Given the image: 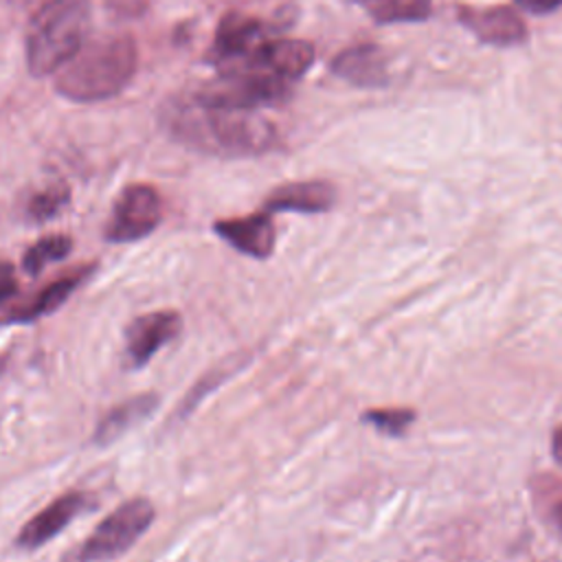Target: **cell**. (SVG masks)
<instances>
[{"label": "cell", "instance_id": "d4e9b609", "mask_svg": "<svg viewBox=\"0 0 562 562\" xmlns=\"http://www.w3.org/2000/svg\"><path fill=\"white\" fill-rule=\"evenodd\" d=\"M553 518H555V522L560 525V529H562V503H558L555 505V509H553Z\"/></svg>", "mask_w": 562, "mask_h": 562}, {"label": "cell", "instance_id": "ffe728a7", "mask_svg": "<svg viewBox=\"0 0 562 562\" xmlns=\"http://www.w3.org/2000/svg\"><path fill=\"white\" fill-rule=\"evenodd\" d=\"M415 419V411L411 408H369L362 415V422L371 424L375 430L384 435H402Z\"/></svg>", "mask_w": 562, "mask_h": 562}, {"label": "cell", "instance_id": "5b68a950", "mask_svg": "<svg viewBox=\"0 0 562 562\" xmlns=\"http://www.w3.org/2000/svg\"><path fill=\"white\" fill-rule=\"evenodd\" d=\"M290 86L292 83L274 75L252 70V68H239V70H220L215 79L202 83L198 90L191 92V97L213 108L250 112L252 108H259V105L283 103L290 97Z\"/></svg>", "mask_w": 562, "mask_h": 562}, {"label": "cell", "instance_id": "52a82bcc", "mask_svg": "<svg viewBox=\"0 0 562 562\" xmlns=\"http://www.w3.org/2000/svg\"><path fill=\"white\" fill-rule=\"evenodd\" d=\"M274 26L263 20L241 11H228L217 22L213 44L209 48V61H213L217 70L231 68L270 40Z\"/></svg>", "mask_w": 562, "mask_h": 562}, {"label": "cell", "instance_id": "9c48e42d", "mask_svg": "<svg viewBox=\"0 0 562 562\" xmlns=\"http://www.w3.org/2000/svg\"><path fill=\"white\" fill-rule=\"evenodd\" d=\"M94 496L81 490L64 492L40 509L31 520L22 525L15 536V547L22 551H35L50 542L61 529H66L79 514L92 509Z\"/></svg>", "mask_w": 562, "mask_h": 562}, {"label": "cell", "instance_id": "8fae6325", "mask_svg": "<svg viewBox=\"0 0 562 562\" xmlns=\"http://www.w3.org/2000/svg\"><path fill=\"white\" fill-rule=\"evenodd\" d=\"M457 20L479 42L490 46L507 48V46H518L527 40V24L518 15V11L509 4H492V7L459 4Z\"/></svg>", "mask_w": 562, "mask_h": 562}, {"label": "cell", "instance_id": "44dd1931", "mask_svg": "<svg viewBox=\"0 0 562 562\" xmlns=\"http://www.w3.org/2000/svg\"><path fill=\"white\" fill-rule=\"evenodd\" d=\"M18 290V277L11 261L0 259V305L9 301Z\"/></svg>", "mask_w": 562, "mask_h": 562}, {"label": "cell", "instance_id": "8992f818", "mask_svg": "<svg viewBox=\"0 0 562 562\" xmlns=\"http://www.w3.org/2000/svg\"><path fill=\"white\" fill-rule=\"evenodd\" d=\"M162 222V198L156 187L145 182L127 184L103 226V239L110 244H130L151 235Z\"/></svg>", "mask_w": 562, "mask_h": 562}, {"label": "cell", "instance_id": "7c38bea8", "mask_svg": "<svg viewBox=\"0 0 562 562\" xmlns=\"http://www.w3.org/2000/svg\"><path fill=\"white\" fill-rule=\"evenodd\" d=\"M213 233L237 252L268 259L274 250V224L268 211L213 222Z\"/></svg>", "mask_w": 562, "mask_h": 562}, {"label": "cell", "instance_id": "30bf717a", "mask_svg": "<svg viewBox=\"0 0 562 562\" xmlns=\"http://www.w3.org/2000/svg\"><path fill=\"white\" fill-rule=\"evenodd\" d=\"M316 50L305 40L294 37H270L257 50H252L244 61L224 68V70H239L252 68L268 75H274L288 83L301 79L314 64Z\"/></svg>", "mask_w": 562, "mask_h": 562}, {"label": "cell", "instance_id": "4fadbf2b", "mask_svg": "<svg viewBox=\"0 0 562 562\" xmlns=\"http://www.w3.org/2000/svg\"><path fill=\"white\" fill-rule=\"evenodd\" d=\"M331 72L358 88H382L389 81V59L384 48L371 42L353 44L340 50L331 64Z\"/></svg>", "mask_w": 562, "mask_h": 562}, {"label": "cell", "instance_id": "ba28073f", "mask_svg": "<svg viewBox=\"0 0 562 562\" xmlns=\"http://www.w3.org/2000/svg\"><path fill=\"white\" fill-rule=\"evenodd\" d=\"M182 327V316L176 310H154L136 316L125 327L123 364L127 369L145 367L167 342H171Z\"/></svg>", "mask_w": 562, "mask_h": 562}, {"label": "cell", "instance_id": "3957f363", "mask_svg": "<svg viewBox=\"0 0 562 562\" xmlns=\"http://www.w3.org/2000/svg\"><path fill=\"white\" fill-rule=\"evenodd\" d=\"M92 24L90 0H46L26 29V68L33 77L57 72L83 44Z\"/></svg>", "mask_w": 562, "mask_h": 562}, {"label": "cell", "instance_id": "cb8c5ba5", "mask_svg": "<svg viewBox=\"0 0 562 562\" xmlns=\"http://www.w3.org/2000/svg\"><path fill=\"white\" fill-rule=\"evenodd\" d=\"M551 452H553L555 461L562 463V424L553 430V437H551Z\"/></svg>", "mask_w": 562, "mask_h": 562}, {"label": "cell", "instance_id": "e0dca14e", "mask_svg": "<svg viewBox=\"0 0 562 562\" xmlns=\"http://www.w3.org/2000/svg\"><path fill=\"white\" fill-rule=\"evenodd\" d=\"M378 24L422 22L432 11V0H349Z\"/></svg>", "mask_w": 562, "mask_h": 562}, {"label": "cell", "instance_id": "603a6c76", "mask_svg": "<svg viewBox=\"0 0 562 562\" xmlns=\"http://www.w3.org/2000/svg\"><path fill=\"white\" fill-rule=\"evenodd\" d=\"M516 4L529 13L542 15V13H551L558 7H562V0H516Z\"/></svg>", "mask_w": 562, "mask_h": 562}, {"label": "cell", "instance_id": "277c9868", "mask_svg": "<svg viewBox=\"0 0 562 562\" xmlns=\"http://www.w3.org/2000/svg\"><path fill=\"white\" fill-rule=\"evenodd\" d=\"M154 518L156 507L149 498H127L112 509L64 562H108L121 558L154 525Z\"/></svg>", "mask_w": 562, "mask_h": 562}, {"label": "cell", "instance_id": "2e32d148", "mask_svg": "<svg viewBox=\"0 0 562 562\" xmlns=\"http://www.w3.org/2000/svg\"><path fill=\"white\" fill-rule=\"evenodd\" d=\"M160 404V397L156 393H138L130 400H123L121 404L112 406L97 424L92 432L94 446H110L112 441L121 439L127 430L138 426L143 419H147Z\"/></svg>", "mask_w": 562, "mask_h": 562}, {"label": "cell", "instance_id": "9a60e30c", "mask_svg": "<svg viewBox=\"0 0 562 562\" xmlns=\"http://www.w3.org/2000/svg\"><path fill=\"white\" fill-rule=\"evenodd\" d=\"M336 204V187L327 180H294L272 189L263 200L268 213H325Z\"/></svg>", "mask_w": 562, "mask_h": 562}, {"label": "cell", "instance_id": "7402d4cb", "mask_svg": "<svg viewBox=\"0 0 562 562\" xmlns=\"http://www.w3.org/2000/svg\"><path fill=\"white\" fill-rule=\"evenodd\" d=\"M105 7L116 15H140L147 9V0H105Z\"/></svg>", "mask_w": 562, "mask_h": 562}, {"label": "cell", "instance_id": "ac0fdd59", "mask_svg": "<svg viewBox=\"0 0 562 562\" xmlns=\"http://www.w3.org/2000/svg\"><path fill=\"white\" fill-rule=\"evenodd\" d=\"M72 237L66 233H50L40 237L37 241H33L24 255H22V268L24 272H29L31 277H37L46 266L61 261L70 255L72 250Z\"/></svg>", "mask_w": 562, "mask_h": 562}, {"label": "cell", "instance_id": "7a4b0ae2", "mask_svg": "<svg viewBox=\"0 0 562 562\" xmlns=\"http://www.w3.org/2000/svg\"><path fill=\"white\" fill-rule=\"evenodd\" d=\"M138 68V48L127 33H105L83 44L57 72L55 90L72 103L116 97Z\"/></svg>", "mask_w": 562, "mask_h": 562}, {"label": "cell", "instance_id": "6da1fadb", "mask_svg": "<svg viewBox=\"0 0 562 562\" xmlns=\"http://www.w3.org/2000/svg\"><path fill=\"white\" fill-rule=\"evenodd\" d=\"M158 125L182 147L215 158L261 156L281 143L270 121L248 110L200 103L191 92L167 97L158 108Z\"/></svg>", "mask_w": 562, "mask_h": 562}, {"label": "cell", "instance_id": "5bb4252c", "mask_svg": "<svg viewBox=\"0 0 562 562\" xmlns=\"http://www.w3.org/2000/svg\"><path fill=\"white\" fill-rule=\"evenodd\" d=\"M94 268H97V263L90 261V263H83V266L70 270L68 274L50 281L33 299H29L26 303H22L15 310H11L0 323L26 325V323H35V321L57 312L72 296V292L94 272Z\"/></svg>", "mask_w": 562, "mask_h": 562}, {"label": "cell", "instance_id": "d6986e66", "mask_svg": "<svg viewBox=\"0 0 562 562\" xmlns=\"http://www.w3.org/2000/svg\"><path fill=\"white\" fill-rule=\"evenodd\" d=\"M70 202V189L64 182L46 184L44 189L35 191L26 202V217L35 224H44L57 217Z\"/></svg>", "mask_w": 562, "mask_h": 562}]
</instances>
